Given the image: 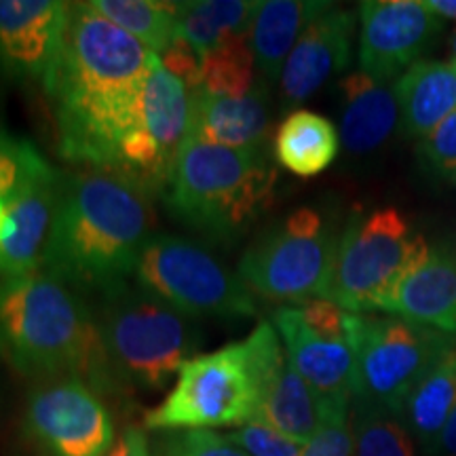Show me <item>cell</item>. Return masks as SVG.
Here are the masks:
<instances>
[{"label": "cell", "instance_id": "obj_1", "mask_svg": "<svg viewBox=\"0 0 456 456\" xmlns=\"http://www.w3.org/2000/svg\"><path fill=\"white\" fill-rule=\"evenodd\" d=\"M159 55L91 3H70L60 60L43 85L53 102L60 155L110 171L114 151L138 118L140 94Z\"/></svg>", "mask_w": 456, "mask_h": 456}, {"label": "cell", "instance_id": "obj_2", "mask_svg": "<svg viewBox=\"0 0 456 456\" xmlns=\"http://www.w3.org/2000/svg\"><path fill=\"white\" fill-rule=\"evenodd\" d=\"M151 237L152 209L142 188L98 169L61 175L43 271L104 294L135 273Z\"/></svg>", "mask_w": 456, "mask_h": 456}, {"label": "cell", "instance_id": "obj_3", "mask_svg": "<svg viewBox=\"0 0 456 456\" xmlns=\"http://www.w3.org/2000/svg\"><path fill=\"white\" fill-rule=\"evenodd\" d=\"M0 359L30 379L83 376L102 363L95 319L47 271L9 279L0 283Z\"/></svg>", "mask_w": 456, "mask_h": 456}, {"label": "cell", "instance_id": "obj_4", "mask_svg": "<svg viewBox=\"0 0 456 456\" xmlns=\"http://www.w3.org/2000/svg\"><path fill=\"white\" fill-rule=\"evenodd\" d=\"M285 359L277 330L271 322H260L248 338L186 362L163 402L146 412L144 427L212 431L252 423L262 391Z\"/></svg>", "mask_w": 456, "mask_h": 456}, {"label": "cell", "instance_id": "obj_5", "mask_svg": "<svg viewBox=\"0 0 456 456\" xmlns=\"http://www.w3.org/2000/svg\"><path fill=\"white\" fill-rule=\"evenodd\" d=\"M266 151H237L191 138L165 192L171 214L209 241L232 245L275 201Z\"/></svg>", "mask_w": 456, "mask_h": 456}, {"label": "cell", "instance_id": "obj_6", "mask_svg": "<svg viewBox=\"0 0 456 456\" xmlns=\"http://www.w3.org/2000/svg\"><path fill=\"white\" fill-rule=\"evenodd\" d=\"M95 328L102 363L125 385L151 391L167 387L203 342L191 319L127 281L102 294Z\"/></svg>", "mask_w": 456, "mask_h": 456}, {"label": "cell", "instance_id": "obj_7", "mask_svg": "<svg viewBox=\"0 0 456 456\" xmlns=\"http://www.w3.org/2000/svg\"><path fill=\"white\" fill-rule=\"evenodd\" d=\"M427 254L429 243L395 208L355 212L340 232L326 300L349 313H387Z\"/></svg>", "mask_w": 456, "mask_h": 456}, {"label": "cell", "instance_id": "obj_8", "mask_svg": "<svg viewBox=\"0 0 456 456\" xmlns=\"http://www.w3.org/2000/svg\"><path fill=\"white\" fill-rule=\"evenodd\" d=\"M340 232L315 208H298L245 249L237 275L254 296L281 306L326 298Z\"/></svg>", "mask_w": 456, "mask_h": 456}, {"label": "cell", "instance_id": "obj_9", "mask_svg": "<svg viewBox=\"0 0 456 456\" xmlns=\"http://www.w3.org/2000/svg\"><path fill=\"white\" fill-rule=\"evenodd\" d=\"M346 332L355 355L353 399L393 414H399L410 391L452 338L389 313L346 311Z\"/></svg>", "mask_w": 456, "mask_h": 456}, {"label": "cell", "instance_id": "obj_10", "mask_svg": "<svg viewBox=\"0 0 456 456\" xmlns=\"http://www.w3.org/2000/svg\"><path fill=\"white\" fill-rule=\"evenodd\" d=\"M135 283L186 317H254V294L237 273L201 245L175 235H152L135 266Z\"/></svg>", "mask_w": 456, "mask_h": 456}, {"label": "cell", "instance_id": "obj_11", "mask_svg": "<svg viewBox=\"0 0 456 456\" xmlns=\"http://www.w3.org/2000/svg\"><path fill=\"white\" fill-rule=\"evenodd\" d=\"M191 129V89L159 60L142 87L138 118L118 142L108 174L131 182L146 195H165Z\"/></svg>", "mask_w": 456, "mask_h": 456}, {"label": "cell", "instance_id": "obj_12", "mask_svg": "<svg viewBox=\"0 0 456 456\" xmlns=\"http://www.w3.org/2000/svg\"><path fill=\"white\" fill-rule=\"evenodd\" d=\"M271 323L288 362L323 402H353L355 355L346 332V311L332 300L315 298L277 306Z\"/></svg>", "mask_w": 456, "mask_h": 456}, {"label": "cell", "instance_id": "obj_13", "mask_svg": "<svg viewBox=\"0 0 456 456\" xmlns=\"http://www.w3.org/2000/svg\"><path fill=\"white\" fill-rule=\"evenodd\" d=\"M26 429L51 456H106L114 444L110 414L81 376L32 391Z\"/></svg>", "mask_w": 456, "mask_h": 456}, {"label": "cell", "instance_id": "obj_14", "mask_svg": "<svg viewBox=\"0 0 456 456\" xmlns=\"http://www.w3.org/2000/svg\"><path fill=\"white\" fill-rule=\"evenodd\" d=\"M359 70L379 83H393L433 47L444 20L420 0L359 3Z\"/></svg>", "mask_w": 456, "mask_h": 456}, {"label": "cell", "instance_id": "obj_15", "mask_svg": "<svg viewBox=\"0 0 456 456\" xmlns=\"http://www.w3.org/2000/svg\"><path fill=\"white\" fill-rule=\"evenodd\" d=\"M70 3L0 0V74L47 83L64 47Z\"/></svg>", "mask_w": 456, "mask_h": 456}, {"label": "cell", "instance_id": "obj_16", "mask_svg": "<svg viewBox=\"0 0 456 456\" xmlns=\"http://www.w3.org/2000/svg\"><path fill=\"white\" fill-rule=\"evenodd\" d=\"M355 24V13L338 4H330L311 21L289 53L279 78L283 106L302 104L330 77L349 66Z\"/></svg>", "mask_w": 456, "mask_h": 456}, {"label": "cell", "instance_id": "obj_17", "mask_svg": "<svg viewBox=\"0 0 456 456\" xmlns=\"http://www.w3.org/2000/svg\"><path fill=\"white\" fill-rule=\"evenodd\" d=\"M387 313L456 334V239L429 245L423 265L403 277Z\"/></svg>", "mask_w": 456, "mask_h": 456}, {"label": "cell", "instance_id": "obj_18", "mask_svg": "<svg viewBox=\"0 0 456 456\" xmlns=\"http://www.w3.org/2000/svg\"><path fill=\"white\" fill-rule=\"evenodd\" d=\"M60 180L61 174L37 182L7 205V222L0 237V283L43 269Z\"/></svg>", "mask_w": 456, "mask_h": 456}, {"label": "cell", "instance_id": "obj_19", "mask_svg": "<svg viewBox=\"0 0 456 456\" xmlns=\"http://www.w3.org/2000/svg\"><path fill=\"white\" fill-rule=\"evenodd\" d=\"M192 129L191 138L205 144L262 151L271 129L269 91L262 85L245 95H214L191 91Z\"/></svg>", "mask_w": 456, "mask_h": 456}, {"label": "cell", "instance_id": "obj_20", "mask_svg": "<svg viewBox=\"0 0 456 456\" xmlns=\"http://www.w3.org/2000/svg\"><path fill=\"white\" fill-rule=\"evenodd\" d=\"M340 144L353 155L372 152L399 123L393 83H379L357 70L340 81Z\"/></svg>", "mask_w": 456, "mask_h": 456}, {"label": "cell", "instance_id": "obj_21", "mask_svg": "<svg viewBox=\"0 0 456 456\" xmlns=\"http://www.w3.org/2000/svg\"><path fill=\"white\" fill-rule=\"evenodd\" d=\"M399 125L410 138L425 140L456 112V66L425 60L393 81Z\"/></svg>", "mask_w": 456, "mask_h": 456}, {"label": "cell", "instance_id": "obj_22", "mask_svg": "<svg viewBox=\"0 0 456 456\" xmlns=\"http://www.w3.org/2000/svg\"><path fill=\"white\" fill-rule=\"evenodd\" d=\"M332 3L322 0H265L249 30V45L262 77L269 83L281 78V70L302 32Z\"/></svg>", "mask_w": 456, "mask_h": 456}, {"label": "cell", "instance_id": "obj_23", "mask_svg": "<svg viewBox=\"0 0 456 456\" xmlns=\"http://www.w3.org/2000/svg\"><path fill=\"white\" fill-rule=\"evenodd\" d=\"M456 408V336L416 383L399 410V420L427 450L436 448L448 416Z\"/></svg>", "mask_w": 456, "mask_h": 456}, {"label": "cell", "instance_id": "obj_24", "mask_svg": "<svg viewBox=\"0 0 456 456\" xmlns=\"http://www.w3.org/2000/svg\"><path fill=\"white\" fill-rule=\"evenodd\" d=\"M273 151L277 163L289 174L298 178H315L338 157L340 134L330 118L298 108L277 127Z\"/></svg>", "mask_w": 456, "mask_h": 456}, {"label": "cell", "instance_id": "obj_25", "mask_svg": "<svg viewBox=\"0 0 456 456\" xmlns=\"http://www.w3.org/2000/svg\"><path fill=\"white\" fill-rule=\"evenodd\" d=\"M323 410L326 402L285 359L262 391L256 420L271 425L296 442L306 444L322 425Z\"/></svg>", "mask_w": 456, "mask_h": 456}, {"label": "cell", "instance_id": "obj_26", "mask_svg": "<svg viewBox=\"0 0 456 456\" xmlns=\"http://www.w3.org/2000/svg\"><path fill=\"white\" fill-rule=\"evenodd\" d=\"M180 32L205 57L232 37H248L258 13L256 0H197L180 3Z\"/></svg>", "mask_w": 456, "mask_h": 456}, {"label": "cell", "instance_id": "obj_27", "mask_svg": "<svg viewBox=\"0 0 456 456\" xmlns=\"http://www.w3.org/2000/svg\"><path fill=\"white\" fill-rule=\"evenodd\" d=\"M102 15L161 55L180 37V3L161 0H91Z\"/></svg>", "mask_w": 456, "mask_h": 456}, {"label": "cell", "instance_id": "obj_28", "mask_svg": "<svg viewBox=\"0 0 456 456\" xmlns=\"http://www.w3.org/2000/svg\"><path fill=\"white\" fill-rule=\"evenodd\" d=\"M353 437L355 456H416L412 436L397 414L353 399Z\"/></svg>", "mask_w": 456, "mask_h": 456}, {"label": "cell", "instance_id": "obj_29", "mask_svg": "<svg viewBox=\"0 0 456 456\" xmlns=\"http://www.w3.org/2000/svg\"><path fill=\"white\" fill-rule=\"evenodd\" d=\"M256 60L248 37H232L203 57L201 91L214 95H245L256 87Z\"/></svg>", "mask_w": 456, "mask_h": 456}, {"label": "cell", "instance_id": "obj_30", "mask_svg": "<svg viewBox=\"0 0 456 456\" xmlns=\"http://www.w3.org/2000/svg\"><path fill=\"white\" fill-rule=\"evenodd\" d=\"M60 174L30 140L0 125V201L11 203L37 182Z\"/></svg>", "mask_w": 456, "mask_h": 456}, {"label": "cell", "instance_id": "obj_31", "mask_svg": "<svg viewBox=\"0 0 456 456\" xmlns=\"http://www.w3.org/2000/svg\"><path fill=\"white\" fill-rule=\"evenodd\" d=\"M351 412L353 402H326L322 425L300 456H355Z\"/></svg>", "mask_w": 456, "mask_h": 456}, {"label": "cell", "instance_id": "obj_32", "mask_svg": "<svg viewBox=\"0 0 456 456\" xmlns=\"http://www.w3.org/2000/svg\"><path fill=\"white\" fill-rule=\"evenodd\" d=\"M155 456H248L226 436L208 429L169 431Z\"/></svg>", "mask_w": 456, "mask_h": 456}, {"label": "cell", "instance_id": "obj_33", "mask_svg": "<svg viewBox=\"0 0 456 456\" xmlns=\"http://www.w3.org/2000/svg\"><path fill=\"white\" fill-rule=\"evenodd\" d=\"M226 437L248 456H300L305 448V444L283 436L262 420L237 427L232 433H226Z\"/></svg>", "mask_w": 456, "mask_h": 456}, {"label": "cell", "instance_id": "obj_34", "mask_svg": "<svg viewBox=\"0 0 456 456\" xmlns=\"http://www.w3.org/2000/svg\"><path fill=\"white\" fill-rule=\"evenodd\" d=\"M159 60H161L165 70L174 74L175 78H180L191 91H197L201 87L203 55L195 45L188 41V38L182 37V32L180 37L159 55Z\"/></svg>", "mask_w": 456, "mask_h": 456}, {"label": "cell", "instance_id": "obj_35", "mask_svg": "<svg viewBox=\"0 0 456 456\" xmlns=\"http://www.w3.org/2000/svg\"><path fill=\"white\" fill-rule=\"evenodd\" d=\"M420 152L433 169L456 178V112L420 142Z\"/></svg>", "mask_w": 456, "mask_h": 456}, {"label": "cell", "instance_id": "obj_36", "mask_svg": "<svg viewBox=\"0 0 456 456\" xmlns=\"http://www.w3.org/2000/svg\"><path fill=\"white\" fill-rule=\"evenodd\" d=\"M106 456H152L148 450L146 433L140 427L131 425L125 427V431L118 436V440H114L110 452Z\"/></svg>", "mask_w": 456, "mask_h": 456}, {"label": "cell", "instance_id": "obj_37", "mask_svg": "<svg viewBox=\"0 0 456 456\" xmlns=\"http://www.w3.org/2000/svg\"><path fill=\"white\" fill-rule=\"evenodd\" d=\"M433 452L440 456H456V408L452 410V414L448 416L446 425H444L440 437H437Z\"/></svg>", "mask_w": 456, "mask_h": 456}, {"label": "cell", "instance_id": "obj_38", "mask_svg": "<svg viewBox=\"0 0 456 456\" xmlns=\"http://www.w3.org/2000/svg\"><path fill=\"white\" fill-rule=\"evenodd\" d=\"M425 4L440 20H456V0H425Z\"/></svg>", "mask_w": 456, "mask_h": 456}, {"label": "cell", "instance_id": "obj_39", "mask_svg": "<svg viewBox=\"0 0 456 456\" xmlns=\"http://www.w3.org/2000/svg\"><path fill=\"white\" fill-rule=\"evenodd\" d=\"M448 60H450V64L456 66V32L452 34V38H450V53H448Z\"/></svg>", "mask_w": 456, "mask_h": 456}, {"label": "cell", "instance_id": "obj_40", "mask_svg": "<svg viewBox=\"0 0 456 456\" xmlns=\"http://www.w3.org/2000/svg\"><path fill=\"white\" fill-rule=\"evenodd\" d=\"M7 205H9V203H3V201H0V237H3L4 222H7Z\"/></svg>", "mask_w": 456, "mask_h": 456}]
</instances>
